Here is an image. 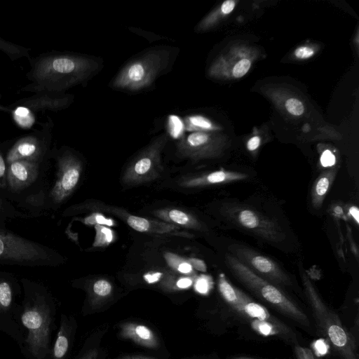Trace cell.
Masks as SVG:
<instances>
[{
    "instance_id": "obj_1",
    "label": "cell",
    "mask_w": 359,
    "mask_h": 359,
    "mask_svg": "<svg viewBox=\"0 0 359 359\" xmlns=\"http://www.w3.org/2000/svg\"><path fill=\"white\" fill-rule=\"evenodd\" d=\"M98 58L77 54H55L34 60L28 79L32 83L22 90L36 93H59L83 83L100 72Z\"/></svg>"
},
{
    "instance_id": "obj_2",
    "label": "cell",
    "mask_w": 359,
    "mask_h": 359,
    "mask_svg": "<svg viewBox=\"0 0 359 359\" xmlns=\"http://www.w3.org/2000/svg\"><path fill=\"white\" fill-rule=\"evenodd\" d=\"M219 294L231 312L255 334L264 337H276L298 344L296 333L284 322L271 314L262 304L252 300L235 287L224 274L218 277Z\"/></svg>"
},
{
    "instance_id": "obj_3",
    "label": "cell",
    "mask_w": 359,
    "mask_h": 359,
    "mask_svg": "<svg viewBox=\"0 0 359 359\" xmlns=\"http://www.w3.org/2000/svg\"><path fill=\"white\" fill-rule=\"evenodd\" d=\"M176 49L151 48L128 61L110 83L114 90L139 92L149 88L171 66Z\"/></svg>"
},
{
    "instance_id": "obj_4",
    "label": "cell",
    "mask_w": 359,
    "mask_h": 359,
    "mask_svg": "<svg viewBox=\"0 0 359 359\" xmlns=\"http://www.w3.org/2000/svg\"><path fill=\"white\" fill-rule=\"evenodd\" d=\"M300 274L304 293L320 335L341 359H358V345L354 336L344 326L337 314L322 300L304 270Z\"/></svg>"
},
{
    "instance_id": "obj_5",
    "label": "cell",
    "mask_w": 359,
    "mask_h": 359,
    "mask_svg": "<svg viewBox=\"0 0 359 359\" xmlns=\"http://www.w3.org/2000/svg\"><path fill=\"white\" fill-rule=\"evenodd\" d=\"M226 262L234 276L259 299L300 326L310 328L306 313L278 286L255 273L232 255H226Z\"/></svg>"
},
{
    "instance_id": "obj_6",
    "label": "cell",
    "mask_w": 359,
    "mask_h": 359,
    "mask_svg": "<svg viewBox=\"0 0 359 359\" xmlns=\"http://www.w3.org/2000/svg\"><path fill=\"white\" fill-rule=\"evenodd\" d=\"M222 212L233 224L267 241L279 243L285 235L278 224L270 217L247 205L228 203Z\"/></svg>"
},
{
    "instance_id": "obj_7",
    "label": "cell",
    "mask_w": 359,
    "mask_h": 359,
    "mask_svg": "<svg viewBox=\"0 0 359 359\" xmlns=\"http://www.w3.org/2000/svg\"><path fill=\"white\" fill-rule=\"evenodd\" d=\"M168 140V135L163 133L144 148L126 169L123 183L137 185L158 177L163 171L161 154Z\"/></svg>"
},
{
    "instance_id": "obj_8",
    "label": "cell",
    "mask_w": 359,
    "mask_h": 359,
    "mask_svg": "<svg viewBox=\"0 0 359 359\" xmlns=\"http://www.w3.org/2000/svg\"><path fill=\"white\" fill-rule=\"evenodd\" d=\"M21 320L28 331L27 344L34 357L43 359L48 351L50 318L48 306L41 302L27 307Z\"/></svg>"
},
{
    "instance_id": "obj_9",
    "label": "cell",
    "mask_w": 359,
    "mask_h": 359,
    "mask_svg": "<svg viewBox=\"0 0 359 359\" xmlns=\"http://www.w3.org/2000/svg\"><path fill=\"white\" fill-rule=\"evenodd\" d=\"M231 251L238 259L255 273L276 286H291L289 276L271 259L240 245L231 246Z\"/></svg>"
},
{
    "instance_id": "obj_10",
    "label": "cell",
    "mask_w": 359,
    "mask_h": 359,
    "mask_svg": "<svg viewBox=\"0 0 359 359\" xmlns=\"http://www.w3.org/2000/svg\"><path fill=\"white\" fill-rule=\"evenodd\" d=\"M48 259V252L39 245L0 229V260L33 263Z\"/></svg>"
},
{
    "instance_id": "obj_11",
    "label": "cell",
    "mask_w": 359,
    "mask_h": 359,
    "mask_svg": "<svg viewBox=\"0 0 359 359\" xmlns=\"http://www.w3.org/2000/svg\"><path fill=\"white\" fill-rule=\"evenodd\" d=\"M82 172L81 160L71 152H66L58 158L57 172L55 184L50 196L55 203L66 200L77 186Z\"/></svg>"
},
{
    "instance_id": "obj_12",
    "label": "cell",
    "mask_w": 359,
    "mask_h": 359,
    "mask_svg": "<svg viewBox=\"0 0 359 359\" xmlns=\"http://www.w3.org/2000/svg\"><path fill=\"white\" fill-rule=\"evenodd\" d=\"M176 147L179 156L193 161L213 157L217 153L214 138L203 132L192 133L182 137Z\"/></svg>"
},
{
    "instance_id": "obj_13",
    "label": "cell",
    "mask_w": 359,
    "mask_h": 359,
    "mask_svg": "<svg viewBox=\"0 0 359 359\" xmlns=\"http://www.w3.org/2000/svg\"><path fill=\"white\" fill-rule=\"evenodd\" d=\"M39 175L37 162L16 161L9 164L6 181L13 191H20L31 185Z\"/></svg>"
},
{
    "instance_id": "obj_14",
    "label": "cell",
    "mask_w": 359,
    "mask_h": 359,
    "mask_svg": "<svg viewBox=\"0 0 359 359\" xmlns=\"http://www.w3.org/2000/svg\"><path fill=\"white\" fill-rule=\"evenodd\" d=\"M72 100L73 97L69 95L36 93L29 97L17 101L15 104L33 111H59L67 107Z\"/></svg>"
},
{
    "instance_id": "obj_15",
    "label": "cell",
    "mask_w": 359,
    "mask_h": 359,
    "mask_svg": "<svg viewBox=\"0 0 359 359\" xmlns=\"http://www.w3.org/2000/svg\"><path fill=\"white\" fill-rule=\"evenodd\" d=\"M43 152L41 140L34 135H27L19 139L9 150L6 161L10 164L16 161L37 162Z\"/></svg>"
},
{
    "instance_id": "obj_16",
    "label": "cell",
    "mask_w": 359,
    "mask_h": 359,
    "mask_svg": "<svg viewBox=\"0 0 359 359\" xmlns=\"http://www.w3.org/2000/svg\"><path fill=\"white\" fill-rule=\"evenodd\" d=\"M248 177V175L243 172L220 170L194 177H190L182 181L180 185L187 188L201 187L241 181Z\"/></svg>"
},
{
    "instance_id": "obj_17",
    "label": "cell",
    "mask_w": 359,
    "mask_h": 359,
    "mask_svg": "<svg viewBox=\"0 0 359 359\" xmlns=\"http://www.w3.org/2000/svg\"><path fill=\"white\" fill-rule=\"evenodd\" d=\"M121 337L148 348H157L159 340L155 333L145 325L136 323H124L120 325Z\"/></svg>"
},
{
    "instance_id": "obj_18",
    "label": "cell",
    "mask_w": 359,
    "mask_h": 359,
    "mask_svg": "<svg viewBox=\"0 0 359 359\" xmlns=\"http://www.w3.org/2000/svg\"><path fill=\"white\" fill-rule=\"evenodd\" d=\"M126 222L132 229L144 233H172L179 229L172 224L152 221L135 215H129Z\"/></svg>"
},
{
    "instance_id": "obj_19",
    "label": "cell",
    "mask_w": 359,
    "mask_h": 359,
    "mask_svg": "<svg viewBox=\"0 0 359 359\" xmlns=\"http://www.w3.org/2000/svg\"><path fill=\"white\" fill-rule=\"evenodd\" d=\"M337 175V169H330L321 174L315 181L311 193V203L319 209Z\"/></svg>"
},
{
    "instance_id": "obj_20",
    "label": "cell",
    "mask_w": 359,
    "mask_h": 359,
    "mask_svg": "<svg viewBox=\"0 0 359 359\" xmlns=\"http://www.w3.org/2000/svg\"><path fill=\"white\" fill-rule=\"evenodd\" d=\"M158 217L165 220L167 222L176 224L180 226L194 229L196 230H204L205 227L203 224L193 215L178 210L169 209L161 210L156 212Z\"/></svg>"
},
{
    "instance_id": "obj_21",
    "label": "cell",
    "mask_w": 359,
    "mask_h": 359,
    "mask_svg": "<svg viewBox=\"0 0 359 359\" xmlns=\"http://www.w3.org/2000/svg\"><path fill=\"white\" fill-rule=\"evenodd\" d=\"M69 346V337L66 321L62 319L59 332L53 346V359H64Z\"/></svg>"
},
{
    "instance_id": "obj_22",
    "label": "cell",
    "mask_w": 359,
    "mask_h": 359,
    "mask_svg": "<svg viewBox=\"0 0 359 359\" xmlns=\"http://www.w3.org/2000/svg\"><path fill=\"white\" fill-rule=\"evenodd\" d=\"M0 50L4 52L12 60L29 57V50L25 47L16 45L0 37Z\"/></svg>"
},
{
    "instance_id": "obj_23",
    "label": "cell",
    "mask_w": 359,
    "mask_h": 359,
    "mask_svg": "<svg viewBox=\"0 0 359 359\" xmlns=\"http://www.w3.org/2000/svg\"><path fill=\"white\" fill-rule=\"evenodd\" d=\"M12 302V289L5 280H0V310L8 309Z\"/></svg>"
},
{
    "instance_id": "obj_24",
    "label": "cell",
    "mask_w": 359,
    "mask_h": 359,
    "mask_svg": "<svg viewBox=\"0 0 359 359\" xmlns=\"http://www.w3.org/2000/svg\"><path fill=\"white\" fill-rule=\"evenodd\" d=\"M96 238L94 243L95 246H103L108 245L113 240L112 231L102 225L97 224L95 226Z\"/></svg>"
},
{
    "instance_id": "obj_25",
    "label": "cell",
    "mask_w": 359,
    "mask_h": 359,
    "mask_svg": "<svg viewBox=\"0 0 359 359\" xmlns=\"http://www.w3.org/2000/svg\"><path fill=\"white\" fill-rule=\"evenodd\" d=\"M92 289L96 297L103 299L111 294L112 286L108 280L99 279L94 283Z\"/></svg>"
},
{
    "instance_id": "obj_26",
    "label": "cell",
    "mask_w": 359,
    "mask_h": 359,
    "mask_svg": "<svg viewBox=\"0 0 359 359\" xmlns=\"http://www.w3.org/2000/svg\"><path fill=\"white\" fill-rule=\"evenodd\" d=\"M285 107L289 113L294 116H300L304 111L302 102L296 98H289L287 100Z\"/></svg>"
},
{
    "instance_id": "obj_27",
    "label": "cell",
    "mask_w": 359,
    "mask_h": 359,
    "mask_svg": "<svg viewBox=\"0 0 359 359\" xmlns=\"http://www.w3.org/2000/svg\"><path fill=\"white\" fill-rule=\"evenodd\" d=\"M251 62L248 59H242L233 68L232 74L236 78L243 76L250 69Z\"/></svg>"
},
{
    "instance_id": "obj_28",
    "label": "cell",
    "mask_w": 359,
    "mask_h": 359,
    "mask_svg": "<svg viewBox=\"0 0 359 359\" xmlns=\"http://www.w3.org/2000/svg\"><path fill=\"white\" fill-rule=\"evenodd\" d=\"M297 359H315V355L309 348L302 346L299 344L294 346Z\"/></svg>"
},
{
    "instance_id": "obj_29",
    "label": "cell",
    "mask_w": 359,
    "mask_h": 359,
    "mask_svg": "<svg viewBox=\"0 0 359 359\" xmlns=\"http://www.w3.org/2000/svg\"><path fill=\"white\" fill-rule=\"evenodd\" d=\"M320 162L325 167L333 165L335 163V156L330 151L326 150L321 155Z\"/></svg>"
},
{
    "instance_id": "obj_30",
    "label": "cell",
    "mask_w": 359,
    "mask_h": 359,
    "mask_svg": "<svg viewBox=\"0 0 359 359\" xmlns=\"http://www.w3.org/2000/svg\"><path fill=\"white\" fill-rule=\"evenodd\" d=\"M295 55L298 58H308L311 57L314 54L313 50L307 46H301L295 50Z\"/></svg>"
},
{
    "instance_id": "obj_31",
    "label": "cell",
    "mask_w": 359,
    "mask_h": 359,
    "mask_svg": "<svg viewBox=\"0 0 359 359\" xmlns=\"http://www.w3.org/2000/svg\"><path fill=\"white\" fill-rule=\"evenodd\" d=\"M6 163L0 154V188H4L6 187Z\"/></svg>"
},
{
    "instance_id": "obj_32",
    "label": "cell",
    "mask_w": 359,
    "mask_h": 359,
    "mask_svg": "<svg viewBox=\"0 0 359 359\" xmlns=\"http://www.w3.org/2000/svg\"><path fill=\"white\" fill-rule=\"evenodd\" d=\"M175 271L184 274H190L193 272V268L187 260L183 259L176 267Z\"/></svg>"
},
{
    "instance_id": "obj_33",
    "label": "cell",
    "mask_w": 359,
    "mask_h": 359,
    "mask_svg": "<svg viewBox=\"0 0 359 359\" xmlns=\"http://www.w3.org/2000/svg\"><path fill=\"white\" fill-rule=\"evenodd\" d=\"M162 275L161 272L147 273L143 276V278L147 283L152 284L158 282Z\"/></svg>"
},
{
    "instance_id": "obj_34",
    "label": "cell",
    "mask_w": 359,
    "mask_h": 359,
    "mask_svg": "<svg viewBox=\"0 0 359 359\" xmlns=\"http://www.w3.org/2000/svg\"><path fill=\"white\" fill-rule=\"evenodd\" d=\"M187 261L191 265L192 268L194 267L197 271L203 272L206 271V266L202 260L196 258H189Z\"/></svg>"
},
{
    "instance_id": "obj_35",
    "label": "cell",
    "mask_w": 359,
    "mask_h": 359,
    "mask_svg": "<svg viewBox=\"0 0 359 359\" xmlns=\"http://www.w3.org/2000/svg\"><path fill=\"white\" fill-rule=\"evenodd\" d=\"M89 219H92L94 220H92L93 222H97V224H104L107 226H112L114 225V222L111 219H106L101 215H93L91 217H88Z\"/></svg>"
},
{
    "instance_id": "obj_36",
    "label": "cell",
    "mask_w": 359,
    "mask_h": 359,
    "mask_svg": "<svg viewBox=\"0 0 359 359\" xmlns=\"http://www.w3.org/2000/svg\"><path fill=\"white\" fill-rule=\"evenodd\" d=\"M191 122L201 128H211V123L205 118L203 117H193L191 118Z\"/></svg>"
},
{
    "instance_id": "obj_37",
    "label": "cell",
    "mask_w": 359,
    "mask_h": 359,
    "mask_svg": "<svg viewBox=\"0 0 359 359\" xmlns=\"http://www.w3.org/2000/svg\"><path fill=\"white\" fill-rule=\"evenodd\" d=\"M193 284V280L188 277L180 278L175 283V287L177 289H186Z\"/></svg>"
},
{
    "instance_id": "obj_38",
    "label": "cell",
    "mask_w": 359,
    "mask_h": 359,
    "mask_svg": "<svg viewBox=\"0 0 359 359\" xmlns=\"http://www.w3.org/2000/svg\"><path fill=\"white\" fill-rule=\"evenodd\" d=\"M196 290L200 292H204L208 288V281L204 276L200 277L196 282L195 285Z\"/></svg>"
},
{
    "instance_id": "obj_39",
    "label": "cell",
    "mask_w": 359,
    "mask_h": 359,
    "mask_svg": "<svg viewBox=\"0 0 359 359\" xmlns=\"http://www.w3.org/2000/svg\"><path fill=\"white\" fill-rule=\"evenodd\" d=\"M235 7V1L231 0L225 1L221 6V11L224 14L230 13Z\"/></svg>"
},
{
    "instance_id": "obj_40",
    "label": "cell",
    "mask_w": 359,
    "mask_h": 359,
    "mask_svg": "<svg viewBox=\"0 0 359 359\" xmlns=\"http://www.w3.org/2000/svg\"><path fill=\"white\" fill-rule=\"evenodd\" d=\"M259 144L260 138L258 136H255L248 140L247 147L250 151H254L259 147Z\"/></svg>"
},
{
    "instance_id": "obj_41",
    "label": "cell",
    "mask_w": 359,
    "mask_h": 359,
    "mask_svg": "<svg viewBox=\"0 0 359 359\" xmlns=\"http://www.w3.org/2000/svg\"><path fill=\"white\" fill-rule=\"evenodd\" d=\"M98 353L96 350H90L80 359H98Z\"/></svg>"
},
{
    "instance_id": "obj_42",
    "label": "cell",
    "mask_w": 359,
    "mask_h": 359,
    "mask_svg": "<svg viewBox=\"0 0 359 359\" xmlns=\"http://www.w3.org/2000/svg\"><path fill=\"white\" fill-rule=\"evenodd\" d=\"M351 215L355 219L356 222H358V210L356 207H352L350 209Z\"/></svg>"
},
{
    "instance_id": "obj_43",
    "label": "cell",
    "mask_w": 359,
    "mask_h": 359,
    "mask_svg": "<svg viewBox=\"0 0 359 359\" xmlns=\"http://www.w3.org/2000/svg\"><path fill=\"white\" fill-rule=\"evenodd\" d=\"M126 359H156L153 357L142 356V355H133L126 357Z\"/></svg>"
},
{
    "instance_id": "obj_44",
    "label": "cell",
    "mask_w": 359,
    "mask_h": 359,
    "mask_svg": "<svg viewBox=\"0 0 359 359\" xmlns=\"http://www.w3.org/2000/svg\"><path fill=\"white\" fill-rule=\"evenodd\" d=\"M233 359H255V358H247V357H236V358H233Z\"/></svg>"
},
{
    "instance_id": "obj_45",
    "label": "cell",
    "mask_w": 359,
    "mask_h": 359,
    "mask_svg": "<svg viewBox=\"0 0 359 359\" xmlns=\"http://www.w3.org/2000/svg\"><path fill=\"white\" fill-rule=\"evenodd\" d=\"M315 359H323V358L315 357Z\"/></svg>"
},
{
    "instance_id": "obj_46",
    "label": "cell",
    "mask_w": 359,
    "mask_h": 359,
    "mask_svg": "<svg viewBox=\"0 0 359 359\" xmlns=\"http://www.w3.org/2000/svg\"><path fill=\"white\" fill-rule=\"evenodd\" d=\"M121 359H126V357H125V358H121Z\"/></svg>"
}]
</instances>
